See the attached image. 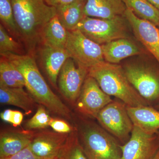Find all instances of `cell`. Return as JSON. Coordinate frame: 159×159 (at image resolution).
<instances>
[{
    "label": "cell",
    "mask_w": 159,
    "mask_h": 159,
    "mask_svg": "<svg viewBox=\"0 0 159 159\" xmlns=\"http://www.w3.org/2000/svg\"><path fill=\"white\" fill-rule=\"evenodd\" d=\"M1 56L8 60L22 73L25 81V87L37 103L44 107L51 113L71 119L70 109L49 87L33 56L9 53Z\"/></svg>",
    "instance_id": "obj_1"
},
{
    "label": "cell",
    "mask_w": 159,
    "mask_h": 159,
    "mask_svg": "<svg viewBox=\"0 0 159 159\" xmlns=\"http://www.w3.org/2000/svg\"><path fill=\"white\" fill-rule=\"evenodd\" d=\"M20 36L28 51L33 53L41 43V35L46 25L56 16V8L44 0H11Z\"/></svg>",
    "instance_id": "obj_2"
},
{
    "label": "cell",
    "mask_w": 159,
    "mask_h": 159,
    "mask_svg": "<svg viewBox=\"0 0 159 159\" xmlns=\"http://www.w3.org/2000/svg\"><path fill=\"white\" fill-rule=\"evenodd\" d=\"M88 75L97 81L104 93L120 99L127 106L146 105L145 99L130 84L119 65L104 61L89 69Z\"/></svg>",
    "instance_id": "obj_3"
},
{
    "label": "cell",
    "mask_w": 159,
    "mask_h": 159,
    "mask_svg": "<svg viewBox=\"0 0 159 159\" xmlns=\"http://www.w3.org/2000/svg\"><path fill=\"white\" fill-rule=\"evenodd\" d=\"M78 136L88 159H121L120 145L116 139L97 125L85 123Z\"/></svg>",
    "instance_id": "obj_4"
},
{
    "label": "cell",
    "mask_w": 159,
    "mask_h": 159,
    "mask_svg": "<svg viewBox=\"0 0 159 159\" xmlns=\"http://www.w3.org/2000/svg\"><path fill=\"white\" fill-rule=\"evenodd\" d=\"M124 16L106 19L86 16L76 29L98 44L102 45L112 41L127 38Z\"/></svg>",
    "instance_id": "obj_5"
},
{
    "label": "cell",
    "mask_w": 159,
    "mask_h": 159,
    "mask_svg": "<svg viewBox=\"0 0 159 159\" xmlns=\"http://www.w3.org/2000/svg\"><path fill=\"white\" fill-rule=\"evenodd\" d=\"M65 49L77 65L86 68L104 61L102 46L89 39L77 29L68 31Z\"/></svg>",
    "instance_id": "obj_6"
},
{
    "label": "cell",
    "mask_w": 159,
    "mask_h": 159,
    "mask_svg": "<svg viewBox=\"0 0 159 159\" xmlns=\"http://www.w3.org/2000/svg\"><path fill=\"white\" fill-rule=\"evenodd\" d=\"M96 119L103 128L122 141L128 138L133 129L126 107L120 102L109 103L99 112Z\"/></svg>",
    "instance_id": "obj_7"
},
{
    "label": "cell",
    "mask_w": 159,
    "mask_h": 159,
    "mask_svg": "<svg viewBox=\"0 0 159 159\" xmlns=\"http://www.w3.org/2000/svg\"><path fill=\"white\" fill-rule=\"evenodd\" d=\"M112 101L110 96L102 90L97 81L88 75L76 102L80 112L96 118L99 112Z\"/></svg>",
    "instance_id": "obj_8"
},
{
    "label": "cell",
    "mask_w": 159,
    "mask_h": 159,
    "mask_svg": "<svg viewBox=\"0 0 159 159\" xmlns=\"http://www.w3.org/2000/svg\"><path fill=\"white\" fill-rule=\"evenodd\" d=\"M72 58L66 61L60 71L57 84L63 96L71 103L76 102L80 93L89 69L77 65Z\"/></svg>",
    "instance_id": "obj_9"
},
{
    "label": "cell",
    "mask_w": 159,
    "mask_h": 159,
    "mask_svg": "<svg viewBox=\"0 0 159 159\" xmlns=\"http://www.w3.org/2000/svg\"><path fill=\"white\" fill-rule=\"evenodd\" d=\"M70 134L49 130L35 132L29 147L40 159H59L66 146Z\"/></svg>",
    "instance_id": "obj_10"
},
{
    "label": "cell",
    "mask_w": 159,
    "mask_h": 159,
    "mask_svg": "<svg viewBox=\"0 0 159 159\" xmlns=\"http://www.w3.org/2000/svg\"><path fill=\"white\" fill-rule=\"evenodd\" d=\"M152 135L134 125L128 142L120 145L121 159H151L159 148Z\"/></svg>",
    "instance_id": "obj_11"
},
{
    "label": "cell",
    "mask_w": 159,
    "mask_h": 159,
    "mask_svg": "<svg viewBox=\"0 0 159 159\" xmlns=\"http://www.w3.org/2000/svg\"><path fill=\"white\" fill-rule=\"evenodd\" d=\"M124 72L130 84L144 99L151 100L159 97V78L153 72L137 65L127 66Z\"/></svg>",
    "instance_id": "obj_12"
},
{
    "label": "cell",
    "mask_w": 159,
    "mask_h": 159,
    "mask_svg": "<svg viewBox=\"0 0 159 159\" xmlns=\"http://www.w3.org/2000/svg\"><path fill=\"white\" fill-rule=\"evenodd\" d=\"M124 16L137 39L159 63V29L150 22L138 17L130 9H126Z\"/></svg>",
    "instance_id": "obj_13"
},
{
    "label": "cell",
    "mask_w": 159,
    "mask_h": 159,
    "mask_svg": "<svg viewBox=\"0 0 159 159\" xmlns=\"http://www.w3.org/2000/svg\"><path fill=\"white\" fill-rule=\"evenodd\" d=\"M35 132L31 130L8 129L0 134V158L13 155L28 147Z\"/></svg>",
    "instance_id": "obj_14"
},
{
    "label": "cell",
    "mask_w": 159,
    "mask_h": 159,
    "mask_svg": "<svg viewBox=\"0 0 159 159\" xmlns=\"http://www.w3.org/2000/svg\"><path fill=\"white\" fill-rule=\"evenodd\" d=\"M40 57L46 74L52 85L57 87V78L65 62L70 58L65 49H58L43 44Z\"/></svg>",
    "instance_id": "obj_15"
},
{
    "label": "cell",
    "mask_w": 159,
    "mask_h": 159,
    "mask_svg": "<svg viewBox=\"0 0 159 159\" xmlns=\"http://www.w3.org/2000/svg\"><path fill=\"white\" fill-rule=\"evenodd\" d=\"M126 8L122 0H86V16L110 19L124 16Z\"/></svg>",
    "instance_id": "obj_16"
},
{
    "label": "cell",
    "mask_w": 159,
    "mask_h": 159,
    "mask_svg": "<svg viewBox=\"0 0 159 159\" xmlns=\"http://www.w3.org/2000/svg\"><path fill=\"white\" fill-rule=\"evenodd\" d=\"M104 61L117 64L122 60L141 54L138 46L128 38L120 39L102 45Z\"/></svg>",
    "instance_id": "obj_17"
},
{
    "label": "cell",
    "mask_w": 159,
    "mask_h": 159,
    "mask_svg": "<svg viewBox=\"0 0 159 159\" xmlns=\"http://www.w3.org/2000/svg\"><path fill=\"white\" fill-rule=\"evenodd\" d=\"M134 125L153 134L159 129V111L145 105L126 107Z\"/></svg>",
    "instance_id": "obj_18"
},
{
    "label": "cell",
    "mask_w": 159,
    "mask_h": 159,
    "mask_svg": "<svg viewBox=\"0 0 159 159\" xmlns=\"http://www.w3.org/2000/svg\"><path fill=\"white\" fill-rule=\"evenodd\" d=\"M24 88H9L0 86V102L22 109L30 115L37 107V102Z\"/></svg>",
    "instance_id": "obj_19"
},
{
    "label": "cell",
    "mask_w": 159,
    "mask_h": 159,
    "mask_svg": "<svg viewBox=\"0 0 159 159\" xmlns=\"http://www.w3.org/2000/svg\"><path fill=\"white\" fill-rule=\"evenodd\" d=\"M86 0H75L73 2L55 7L56 16L68 31L76 30L86 16L84 13Z\"/></svg>",
    "instance_id": "obj_20"
},
{
    "label": "cell",
    "mask_w": 159,
    "mask_h": 159,
    "mask_svg": "<svg viewBox=\"0 0 159 159\" xmlns=\"http://www.w3.org/2000/svg\"><path fill=\"white\" fill-rule=\"evenodd\" d=\"M68 30L62 25L57 16L46 25L41 35V43L58 49H65Z\"/></svg>",
    "instance_id": "obj_21"
},
{
    "label": "cell",
    "mask_w": 159,
    "mask_h": 159,
    "mask_svg": "<svg viewBox=\"0 0 159 159\" xmlns=\"http://www.w3.org/2000/svg\"><path fill=\"white\" fill-rule=\"evenodd\" d=\"M25 78L22 73L5 57L0 61V86L9 88L25 87Z\"/></svg>",
    "instance_id": "obj_22"
},
{
    "label": "cell",
    "mask_w": 159,
    "mask_h": 159,
    "mask_svg": "<svg viewBox=\"0 0 159 159\" xmlns=\"http://www.w3.org/2000/svg\"><path fill=\"white\" fill-rule=\"evenodd\" d=\"M126 8L138 17L159 27V11L148 0H122Z\"/></svg>",
    "instance_id": "obj_23"
},
{
    "label": "cell",
    "mask_w": 159,
    "mask_h": 159,
    "mask_svg": "<svg viewBox=\"0 0 159 159\" xmlns=\"http://www.w3.org/2000/svg\"><path fill=\"white\" fill-rule=\"evenodd\" d=\"M59 159H88L80 143L76 129L70 134L67 144Z\"/></svg>",
    "instance_id": "obj_24"
},
{
    "label": "cell",
    "mask_w": 159,
    "mask_h": 159,
    "mask_svg": "<svg viewBox=\"0 0 159 159\" xmlns=\"http://www.w3.org/2000/svg\"><path fill=\"white\" fill-rule=\"evenodd\" d=\"M0 19L11 33L20 36L11 0H0Z\"/></svg>",
    "instance_id": "obj_25"
},
{
    "label": "cell",
    "mask_w": 159,
    "mask_h": 159,
    "mask_svg": "<svg viewBox=\"0 0 159 159\" xmlns=\"http://www.w3.org/2000/svg\"><path fill=\"white\" fill-rule=\"evenodd\" d=\"M51 119L45 107L40 105L34 116L26 122L25 127L28 130L44 129L50 126Z\"/></svg>",
    "instance_id": "obj_26"
},
{
    "label": "cell",
    "mask_w": 159,
    "mask_h": 159,
    "mask_svg": "<svg viewBox=\"0 0 159 159\" xmlns=\"http://www.w3.org/2000/svg\"><path fill=\"white\" fill-rule=\"evenodd\" d=\"M20 45L6 31L2 24L0 25V54H19Z\"/></svg>",
    "instance_id": "obj_27"
},
{
    "label": "cell",
    "mask_w": 159,
    "mask_h": 159,
    "mask_svg": "<svg viewBox=\"0 0 159 159\" xmlns=\"http://www.w3.org/2000/svg\"><path fill=\"white\" fill-rule=\"evenodd\" d=\"M50 126L54 131L58 133L70 134L75 130L67 122L59 119L52 118Z\"/></svg>",
    "instance_id": "obj_28"
},
{
    "label": "cell",
    "mask_w": 159,
    "mask_h": 159,
    "mask_svg": "<svg viewBox=\"0 0 159 159\" xmlns=\"http://www.w3.org/2000/svg\"><path fill=\"white\" fill-rule=\"evenodd\" d=\"M0 159H40L29 148V146L18 153Z\"/></svg>",
    "instance_id": "obj_29"
},
{
    "label": "cell",
    "mask_w": 159,
    "mask_h": 159,
    "mask_svg": "<svg viewBox=\"0 0 159 159\" xmlns=\"http://www.w3.org/2000/svg\"><path fill=\"white\" fill-rule=\"evenodd\" d=\"M23 118L24 116L21 112L18 111H13L11 124L14 127L19 126L21 124Z\"/></svg>",
    "instance_id": "obj_30"
},
{
    "label": "cell",
    "mask_w": 159,
    "mask_h": 159,
    "mask_svg": "<svg viewBox=\"0 0 159 159\" xmlns=\"http://www.w3.org/2000/svg\"><path fill=\"white\" fill-rule=\"evenodd\" d=\"M49 6L56 7L58 6L67 5L74 2L75 0H44Z\"/></svg>",
    "instance_id": "obj_31"
},
{
    "label": "cell",
    "mask_w": 159,
    "mask_h": 159,
    "mask_svg": "<svg viewBox=\"0 0 159 159\" xmlns=\"http://www.w3.org/2000/svg\"><path fill=\"white\" fill-rule=\"evenodd\" d=\"M13 111L11 109L5 110L1 112L0 117L1 119L5 122L11 123L12 121V115Z\"/></svg>",
    "instance_id": "obj_32"
},
{
    "label": "cell",
    "mask_w": 159,
    "mask_h": 159,
    "mask_svg": "<svg viewBox=\"0 0 159 159\" xmlns=\"http://www.w3.org/2000/svg\"><path fill=\"white\" fill-rule=\"evenodd\" d=\"M159 11V0H148Z\"/></svg>",
    "instance_id": "obj_33"
},
{
    "label": "cell",
    "mask_w": 159,
    "mask_h": 159,
    "mask_svg": "<svg viewBox=\"0 0 159 159\" xmlns=\"http://www.w3.org/2000/svg\"><path fill=\"white\" fill-rule=\"evenodd\" d=\"M151 159H159V148L155 154L153 156Z\"/></svg>",
    "instance_id": "obj_34"
}]
</instances>
